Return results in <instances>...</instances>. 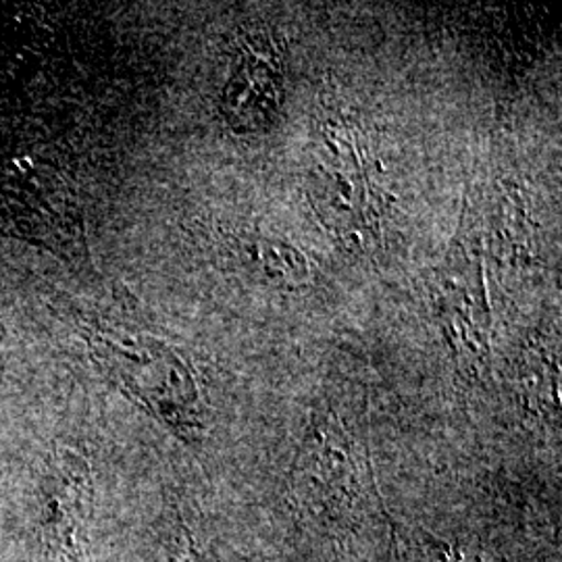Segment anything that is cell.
I'll return each mask as SVG.
<instances>
[{"label": "cell", "instance_id": "obj_6", "mask_svg": "<svg viewBox=\"0 0 562 562\" xmlns=\"http://www.w3.org/2000/svg\"><path fill=\"white\" fill-rule=\"evenodd\" d=\"M246 257L271 281L302 285L308 280L306 257L288 241L257 236L246 241Z\"/></svg>", "mask_w": 562, "mask_h": 562}, {"label": "cell", "instance_id": "obj_4", "mask_svg": "<svg viewBox=\"0 0 562 562\" xmlns=\"http://www.w3.org/2000/svg\"><path fill=\"white\" fill-rule=\"evenodd\" d=\"M438 315L452 344L469 355H482L490 340V304L482 262H454L438 283Z\"/></svg>", "mask_w": 562, "mask_h": 562}, {"label": "cell", "instance_id": "obj_1", "mask_svg": "<svg viewBox=\"0 0 562 562\" xmlns=\"http://www.w3.org/2000/svg\"><path fill=\"white\" fill-rule=\"evenodd\" d=\"M308 201L323 227L350 250L378 238L380 206L361 144L340 125L327 123L306 178Z\"/></svg>", "mask_w": 562, "mask_h": 562}, {"label": "cell", "instance_id": "obj_2", "mask_svg": "<svg viewBox=\"0 0 562 562\" xmlns=\"http://www.w3.org/2000/svg\"><path fill=\"white\" fill-rule=\"evenodd\" d=\"M90 344L102 364L162 422L186 431L199 425V387L171 348L113 329H99Z\"/></svg>", "mask_w": 562, "mask_h": 562}, {"label": "cell", "instance_id": "obj_5", "mask_svg": "<svg viewBox=\"0 0 562 562\" xmlns=\"http://www.w3.org/2000/svg\"><path fill=\"white\" fill-rule=\"evenodd\" d=\"M48 498V540L57 546L63 557H74L80 546L81 529L86 522V492L83 477H71L63 471V482L50 487Z\"/></svg>", "mask_w": 562, "mask_h": 562}, {"label": "cell", "instance_id": "obj_3", "mask_svg": "<svg viewBox=\"0 0 562 562\" xmlns=\"http://www.w3.org/2000/svg\"><path fill=\"white\" fill-rule=\"evenodd\" d=\"M283 71L271 46L248 44L223 86L222 113L236 134H259L280 113Z\"/></svg>", "mask_w": 562, "mask_h": 562}]
</instances>
